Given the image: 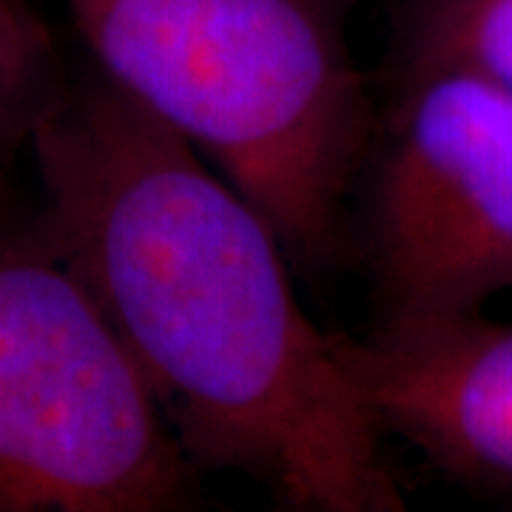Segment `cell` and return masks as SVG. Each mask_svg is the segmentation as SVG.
<instances>
[{
  "label": "cell",
  "instance_id": "6da1fadb",
  "mask_svg": "<svg viewBox=\"0 0 512 512\" xmlns=\"http://www.w3.org/2000/svg\"><path fill=\"white\" fill-rule=\"evenodd\" d=\"M43 228L94 293L194 467L291 510L399 512L382 427L288 279L268 220L100 72L37 103Z\"/></svg>",
  "mask_w": 512,
  "mask_h": 512
},
{
  "label": "cell",
  "instance_id": "7a4b0ae2",
  "mask_svg": "<svg viewBox=\"0 0 512 512\" xmlns=\"http://www.w3.org/2000/svg\"><path fill=\"white\" fill-rule=\"evenodd\" d=\"M97 72L205 154L322 271L370 143L365 80L316 0H66Z\"/></svg>",
  "mask_w": 512,
  "mask_h": 512
},
{
  "label": "cell",
  "instance_id": "3957f363",
  "mask_svg": "<svg viewBox=\"0 0 512 512\" xmlns=\"http://www.w3.org/2000/svg\"><path fill=\"white\" fill-rule=\"evenodd\" d=\"M191 461L43 222H0V512H174Z\"/></svg>",
  "mask_w": 512,
  "mask_h": 512
},
{
  "label": "cell",
  "instance_id": "277c9868",
  "mask_svg": "<svg viewBox=\"0 0 512 512\" xmlns=\"http://www.w3.org/2000/svg\"><path fill=\"white\" fill-rule=\"evenodd\" d=\"M365 256L382 325L476 316L512 288V92L453 66L399 72Z\"/></svg>",
  "mask_w": 512,
  "mask_h": 512
},
{
  "label": "cell",
  "instance_id": "5b68a950",
  "mask_svg": "<svg viewBox=\"0 0 512 512\" xmlns=\"http://www.w3.org/2000/svg\"><path fill=\"white\" fill-rule=\"evenodd\" d=\"M336 342L382 433L450 476L512 487V325L476 313Z\"/></svg>",
  "mask_w": 512,
  "mask_h": 512
},
{
  "label": "cell",
  "instance_id": "8992f818",
  "mask_svg": "<svg viewBox=\"0 0 512 512\" xmlns=\"http://www.w3.org/2000/svg\"><path fill=\"white\" fill-rule=\"evenodd\" d=\"M436 66L512 92V0H404L399 72Z\"/></svg>",
  "mask_w": 512,
  "mask_h": 512
}]
</instances>
